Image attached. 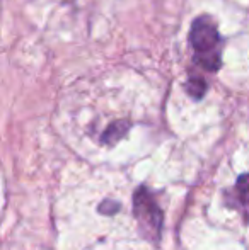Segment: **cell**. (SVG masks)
Masks as SVG:
<instances>
[{"label":"cell","instance_id":"obj_1","mask_svg":"<svg viewBox=\"0 0 249 250\" xmlns=\"http://www.w3.org/2000/svg\"><path fill=\"white\" fill-rule=\"evenodd\" d=\"M189 41L195 50L196 65L208 72H217L220 68V34L215 24L205 16L195 19L191 24V31H189Z\"/></svg>","mask_w":249,"mask_h":250},{"label":"cell","instance_id":"obj_2","mask_svg":"<svg viewBox=\"0 0 249 250\" xmlns=\"http://www.w3.org/2000/svg\"><path fill=\"white\" fill-rule=\"evenodd\" d=\"M133 213L143 237L154 242L159 240L162 231V209L145 188L136 189L133 194Z\"/></svg>","mask_w":249,"mask_h":250},{"label":"cell","instance_id":"obj_3","mask_svg":"<svg viewBox=\"0 0 249 250\" xmlns=\"http://www.w3.org/2000/svg\"><path fill=\"white\" fill-rule=\"evenodd\" d=\"M234 196H236V204L244 211V218L249 223V174H244L237 179Z\"/></svg>","mask_w":249,"mask_h":250},{"label":"cell","instance_id":"obj_4","mask_svg":"<svg viewBox=\"0 0 249 250\" xmlns=\"http://www.w3.org/2000/svg\"><path fill=\"white\" fill-rule=\"evenodd\" d=\"M128 128H130L128 123H123V121L114 123V125L111 126V128H108V131L103 135V142L108 143V145H114L118 140H121L126 135Z\"/></svg>","mask_w":249,"mask_h":250},{"label":"cell","instance_id":"obj_5","mask_svg":"<svg viewBox=\"0 0 249 250\" xmlns=\"http://www.w3.org/2000/svg\"><path fill=\"white\" fill-rule=\"evenodd\" d=\"M186 90L191 97L202 99L203 94L206 92V82L203 79H200V77H193V79L186 83Z\"/></svg>","mask_w":249,"mask_h":250},{"label":"cell","instance_id":"obj_6","mask_svg":"<svg viewBox=\"0 0 249 250\" xmlns=\"http://www.w3.org/2000/svg\"><path fill=\"white\" fill-rule=\"evenodd\" d=\"M99 209H101V213H104V214H113L120 209V204L110 199V201H104V203L99 206Z\"/></svg>","mask_w":249,"mask_h":250}]
</instances>
